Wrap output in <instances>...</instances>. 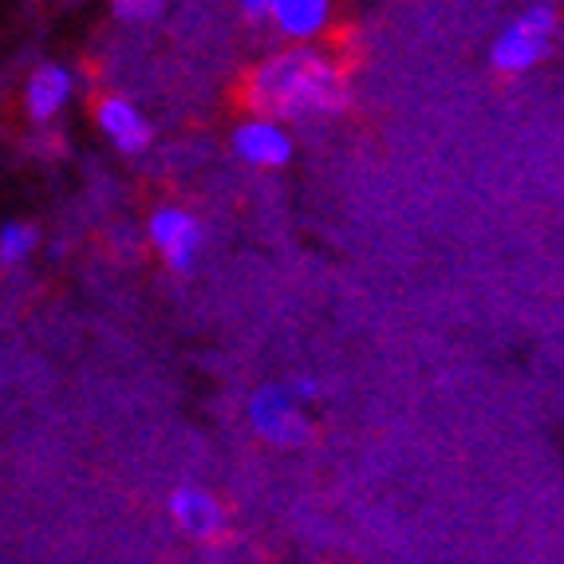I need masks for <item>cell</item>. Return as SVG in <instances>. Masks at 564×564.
I'll use <instances>...</instances> for the list:
<instances>
[{"label":"cell","instance_id":"cell-1","mask_svg":"<svg viewBox=\"0 0 564 564\" xmlns=\"http://www.w3.org/2000/svg\"><path fill=\"white\" fill-rule=\"evenodd\" d=\"M253 104L273 119L336 115L348 107V79L321 52L292 47L261 64L253 79Z\"/></svg>","mask_w":564,"mask_h":564},{"label":"cell","instance_id":"cell-2","mask_svg":"<svg viewBox=\"0 0 564 564\" xmlns=\"http://www.w3.org/2000/svg\"><path fill=\"white\" fill-rule=\"evenodd\" d=\"M556 32V12L553 4H529L521 17H513L498 40L489 44V64L501 76H525L541 59L549 56Z\"/></svg>","mask_w":564,"mask_h":564},{"label":"cell","instance_id":"cell-3","mask_svg":"<svg viewBox=\"0 0 564 564\" xmlns=\"http://www.w3.org/2000/svg\"><path fill=\"white\" fill-rule=\"evenodd\" d=\"M249 423L261 434L264 443L273 446H301L308 443V423L301 414V399L292 395L289 387H257L249 399Z\"/></svg>","mask_w":564,"mask_h":564},{"label":"cell","instance_id":"cell-4","mask_svg":"<svg viewBox=\"0 0 564 564\" xmlns=\"http://www.w3.org/2000/svg\"><path fill=\"white\" fill-rule=\"evenodd\" d=\"M151 241L174 273H189L198 264L202 245H206V229H202V221L189 209L162 206L151 217Z\"/></svg>","mask_w":564,"mask_h":564},{"label":"cell","instance_id":"cell-5","mask_svg":"<svg viewBox=\"0 0 564 564\" xmlns=\"http://www.w3.org/2000/svg\"><path fill=\"white\" fill-rule=\"evenodd\" d=\"M234 154L249 166L276 170L292 159V134L273 115H257V119L241 122L234 131Z\"/></svg>","mask_w":564,"mask_h":564},{"label":"cell","instance_id":"cell-6","mask_svg":"<svg viewBox=\"0 0 564 564\" xmlns=\"http://www.w3.org/2000/svg\"><path fill=\"white\" fill-rule=\"evenodd\" d=\"M170 518L178 521V529L194 541H214L226 529V509L221 501L202 486H182L170 494Z\"/></svg>","mask_w":564,"mask_h":564},{"label":"cell","instance_id":"cell-7","mask_svg":"<svg viewBox=\"0 0 564 564\" xmlns=\"http://www.w3.org/2000/svg\"><path fill=\"white\" fill-rule=\"evenodd\" d=\"M95 122L104 127V134L122 154H142L154 139V127L147 122V115L134 104H127V99H119V95H107L99 111H95Z\"/></svg>","mask_w":564,"mask_h":564},{"label":"cell","instance_id":"cell-8","mask_svg":"<svg viewBox=\"0 0 564 564\" xmlns=\"http://www.w3.org/2000/svg\"><path fill=\"white\" fill-rule=\"evenodd\" d=\"M332 0H269V24L284 40H312L328 24Z\"/></svg>","mask_w":564,"mask_h":564},{"label":"cell","instance_id":"cell-9","mask_svg":"<svg viewBox=\"0 0 564 564\" xmlns=\"http://www.w3.org/2000/svg\"><path fill=\"white\" fill-rule=\"evenodd\" d=\"M24 99H29V115L36 122L56 119L67 99H72V72L59 64L40 67L36 76L29 79V95H24Z\"/></svg>","mask_w":564,"mask_h":564},{"label":"cell","instance_id":"cell-10","mask_svg":"<svg viewBox=\"0 0 564 564\" xmlns=\"http://www.w3.org/2000/svg\"><path fill=\"white\" fill-rule=\"evenodd\" d=\"M36 249V229L32 226H4L0 229V261L4 264H20L24 257Z\"/></svg>","mask_w":564,"mask_h":564},{"label":"cell","instance_id":"cell-11","mask_svg":"<svg viewBox=\"0 0 564 564\" xmlns=\"http://www.w3.org/2000/svg\"><path fill=\"white\" fill-rule=\"evenodd\" d=\"M166 4L170 0H111L115 17L122 24H151V20H159L166 12Z\"/></svg>","mask_w":564,"mask_h":564},{"label":"cell","instance_id":"cell-12","mask_svg":"<svg viewBox=\"0 0 564 564\" xmlns=\"http://www.w3.org/2000/svg\"><path fill=\"white\" fill-rule=\"evenodd\" d=\"M289 391L301 399V403H304V399H321V379H316V376H296L289 383Z\"/></svg>","mask_w":564,"mask_h":564},{"label":"cell","instance_id":"cell-13","mask_svg":"<svg viewBox=\"0 0 564 564\" xmlns=\"http://www.w3.org/2000/svg\"><path fill=\"white\" fill-rule=\"evenodd\" d=\"M241 17L249 24H264L269 20V0H241Z\"/></svg>","mask_w":564,"mask_h":564}]
</instances>
